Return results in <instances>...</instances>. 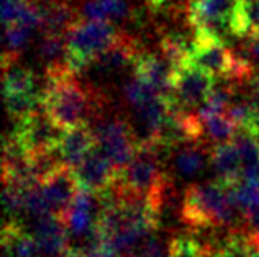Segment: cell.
I'll list each match as a JSON object with an SVG mask.
<instances>
[{
    "instance_id": "obj_1",
    "label": "cell",
    "mask_w": 259,
    "mask_h": 257,
    "mask_svg": "<svg viewBox=\"0 0 259 257\" xmlns=\"http://www.w3.org/2000/svg\"><path fill=\"white\" fill-rule=\"evenodd\" d=\"M41 98L48 117L61 130L85 125L91 113L99 110L97 98L80 85L71 66L46 69Z\"/></svg>"
},
{
    "instance_id": "obj_2",
    "label": "cell",
    "mask_w": 259,
    "mask_h": 257,
    "mask_svg": "<svg viewBox=\"0 0 259 257\" xmlns=\"http://www.w3.org/2000/svg\"><path fill=\"white\" fill-rule=\"evenodd\" d=\"M240 212L235 185L205 182L190 185L186 190L181 216L192 229H217L235 226Z\"/></svg>"
},
{
    "instance_id": "obj_3",
    "label": "cell",
    "mask_w": 259,
    "mask_h": 257,
    "mask_svg": "<svg viewBox=\"0 0 259 257\" xmlns=\"http://www.w3.org/2000/svg\"><path fill=\"white\" fill-rule=\"evenodd\" d=\"M118 38L120 33L108 20H79L66 35L71 69L74 72L84 69Z\"/></svg>"
},
{
    "instance_id": "obj_4",
    "label": "cell",
    "mask_w": 259,
    "mask_h": 257,
    "mask_svg": "<svg viewBox=\"0 0 259 257\" xmlns=\"http://www.w3.org/2000/svg\"><path fill=\"white\" fill-rule=\"evenodd\" d=\"M241 0H189L187 17L195 35L223 39L236 35Z\"/></svg>"
},
{
    "instance_id": "obj_5",
    "label": "cell",
    "mask_w": 259,
    "mask_h": 257,
    "mask_svg": "<svg viewBox=\"0 0 259 257\" xmlns=\"http://www.w3.org/2000/svg\"><path fill=\"white\" fill-rule=\"evenodd\" d=\"M94 131L99 149L110 159L117 171H123L135 158L140 143L132 126L125 120L113 118L100 123Z\"/></svg>"
},
{
    "instance_id": "obj_6",
    "label": "cell",
    "mask_w": 259,
    "mask_h": 257,
    "mask_svg": "<svg viewBox=\"0 0 259 257\" xmlns=\"http://www.w3.org/2000/svg\"><path fill=\"white\" fill-rule=\"evenodd\" d=\"M63 131L64 130H61L48 117L45 108L31 113L26 118L15 120V126L12 130V133H15L22 139V143L26 146L30 154L58 149V143L63 136Z\"/></svg>"
},
{
    "instance_id": "obj_7",
    "label": "cell",
    "mask_w": 259,
    "mask_h": 257,
    "mask_svg": "<svg viewBox=\"0 0 259 257\" xmlns=\"http://www.w3.org/2000/svg\"><path fill=\"white\" fill-rule=\"evenodd\" d=\"M215 87L212 74L186 63L181 69L172 72V95L181 107L195 108L200 107Z\"/></svg>"
},
{
    "instance_id": "obj_8",
    "label": "cell",
    "mask_w": 259,
    "mask_h": 257,
    "mask_svg": "<svg viewBox=\"0 0 259 257\" xmlns=\"http://www.w3.org/2000/svg\"><path fill=\"white\" fill-rule=\"evenodd\" d=\"M187 63L212 74L213 77L227 79L231 69V63H233V54H231L230 48L225 46L223 39L195 35Z\"/></svg>"
},
{
    "instance_id": "obj_9",
    "label": "cell",
    "mask_w": 259,
    "mask_h": 257,
    "mask_svg": "<svg viewBox=\"0 0 259 257\" xmlns=\"http://www.w3.org/2000/svg\"><path fill=\"white\" fill-rule=\"evenodd\" d=\"M72 171L79 187L92 193H100L107 190L108 187H112L118 172L110 159L99 149V146L94 147L87 154V158Z\"/></svg>"
},
{
    "instance_id": "obj_10",
    "label": "cell",
    "mask_w": 259,
    "mask_h": 257,
    "mask_svg": "<svg viewBox=\"0 0 259 257\" xmlns=\"http://www.w3.org/2000/svg\"><path fill=\"white\" fill-rule=\"evenodd\" d=\"M31 234L38 241L45 257H63L71 249L69 229L56 213L36 218L31 225Z\"/></svg>"
},
{
    "instance_id": "obj_11",
    "label": "cell",
    "mask_w": 259,
    "mask_h": 257,
    "mask_svg": "<svg viewBox=\"0 0 259 257\" xmlns=\"http://www.w3.org/2000/svg\"><path fill=\"white\" fill-rule=\"evenodd\" d=\"M41 187L53 208V213L59 216H63L67 212V208L72 203V200L79 190V184L72 167L66 164L59 166L50 177H46L41 182Z\"/></svg>"
},
{
    "instance_id": "obj_12",
    "label": "cell",
    "mask_w": 259,
    "mask_h": 257,
    "mask_svg": "<svg viewBox=\"0 0 259 257\" xmlns=\"http://www.w3.org/2000/svg\"><path fill=\"white\" fill-rule=\"evenodd\" d=\"M94 147H97L95 131L85 123L63 131V136L58 143V152L61 156V161L74 169L87 158V154Z\"/></svg>"
},
{
    "instance_id": "obj_13",
    "label": "cell",
    "mask_w": 259,
    "mask_h": 257,
    "mask_svg": "<svg viewBox=\"0 0 259 257\" xmlns=\"http://www.w3.org/2000/svg\"><path fill=\"white\" fill-rule=\"evenodd\" d=\"M135 76L143 79L153 90L162 97L172 95V69L164 58H158L154 54L140 53L135 61Z\"/></svg>"
},
{
    "instance_id": "obj_14",
    "label": "cell",
    "mask_w": 259,
    "mask_h": 257,
    "mask_svg": "<svg viewBox=\"0 0 259 257\" xmlns=\"http://www.w3.org/2000/svg\"><path fill=\"white\" fill-rule=\"evenodd\" d=\"M210 164L217 174V182L223 185H236L241 180L243 161L235 141L210 147Z\"/></svg>"
},
{
    "instance_id": "obj_15",
    "label": "cell",
    "mask_w": 259,
    "mask_h": 257,
    "mask_svg": "<svg viewBox=\"0 0 259 257\" xmlns=\"http://www.w3.org/2000/svg\"><path fill=\"white\" fill-rule=\"evenodd\" d=\"M140 53L141 51L138 44L132 38L126 35H120V38L110 48H107L104 53L99 54L97 59L94 61V64L104 72L121 71L128 66H133Z\"/></svg>"
},
{
    "instance_id": "obj_16",
    "label": "cell",
    "mask_w": 259,
    "mask_h": 257,
    "mask_svg": "<svg viewBox=\"0 0 259 257\" xmlns=\"http://www.w3.org/2000/svg\"><path fill=\"white\" fill-rule=\"evenodd\" d=\"M207 159L210 161V149L203 143L184 144V147L176 154L174 166L181 175H197L207 166Z\"/></svg>"
},
{
    "instance_id": "obj_17",
    "label": "cell",
    "mask_w": 259,
    "mask_h": 257,
    "mask_svg": "<svg viewBox=\"0 0 259 257\" xmlns=\"http://www.w3.org/2000/svg\"><path fill=\"white\" fill-rule=\"evenodd\" d=\"M33 30L22 23H10L5 25L4 33V56H2V67L17 63L18 56L25 51L30 43Z\"/></svg>"
},
{
    "instance_id": "obj_18",
    "label": "cell",
    "mask_w": 259,
    "mask_h": 257,
    "mask_svg": "<svg viewBox=\"0 0 259 257\" xmlns=\"http://www.w3.org/2000/svg\"><path fill=\"white\" fill-rule=\"evenodd\" d=\"M4 95L10 93H25V92H41L36 87L35 74L17 63L4 66Z\"/></svg>"
},
{
    "instance_id": "obj_19",
    "label": "cell",
    "mask_w": 259,
    "mask_h": 257,
    "mask_svg": "<svg viewBox=\"0 0 259 257\" xmlns=\"http://www.w3.org/2000/svg\"><path fill=\"white\" fill-rule=\"evenodd\" d=\"M159 46H161L162 58L171 66V69L174 72L187 63L190 48H192V41L189 43L181 33H166L161 38Z\"/></svg>"
},
{
    "instance_id": "obj_20",
    "label": "cell",
    "mask_w": 259,
    "mask_h": 257,
    "mask_svg": "<svg viewBox=\"0 0 259 257\" xmlns=\"http://www.w3.org/2000/svg\"><path fill=\"white\" fill-rule=\"evenodd\" d=\"M38 56L43 61L46 69L69 66V53H67L66 36L43 35L38 48Z\"/></svg>"
},
{
    "instance_id": "obj_21",
    "label": "cell",
    "mask_w": 259,
    "mask_h": 257,
    "mask_svg": "<svg viewBox=\"0 0 259 257\" xmlns=\"http://www.w3.org/2000/svg\"><path fill=\"white\" fill-rule=\"evenodd\" d=\"M202 121V130H203V139L212 141L213 144H222V143H230L233 141L238 126L230 120L227 113L223 115H215Z\"/></svg>"
},
{
    "instance_id": "obj_22",
    "label": "cell",
    "mask_w": 259,
    "mask_h": 257,
    "mask_svg": "<svg viewBox=\"0 0 259 257\" xmlns=\"http://www.w3.org/2000/svg\"><path fill=\"white\" fill-rule=\"evenodd\" d=\"M236 36H259V0H241Z\"/></svg>"
},
{
    "instance_id": "obj_23",
    "label": "cell",
    "mask_w": 259,
    "mask_h": 257,
    "mask_svg": "<svg viewBox=\"0 0 259 257\" xmlns=\"http://www.w3.org/2000/svg\"><path fill=\"white\" fill-rule=\"evenodd\" d=\"M123 93H125L126 102L132 105L135 110H138L143 105H146L156 97H159L158 93L153 90V87L148 85L145 80L140 79L138 76H133L132 79L126 80V84L123 87Z\"/></svg>"
},
{
    "instance_id": "obj_24",
    "label": "cell",
    "mask_w": 259,
    "mask_h": 257,
    "mask_svg": "<svg viewBox=\"0 0 259 257\" xmlns=\"http://www.w3.org/2000/svg\"><path fill=\"white\" fill-rule=\"evenodd\" d=\"M254 246L244 231L230 233L228 238L222 242L213 257H249Z\"/></svg>"
},
{
    "instance_id": "obj_25",
    "label": "cell",
    "mask_w": 259,
    "mask_h": 257,
    "mask_svg": "<svg viewBox=\"0 0 259 257\" xmlns=\"http://www.w3.org/2000/svg\"><path fill=\"white\" fill-rule=\"evenodd\" d=\"M25 213L33 216L35 220L53 213V208L43 192L41 184H36L25 190Z\"/></svg>"
},
{
    "instance_id": "obj_26",
    "label": "cell",
    "mask_w": 259,
    "mask_h": 257,
    "mask_svg": "<svg viewBox=\"0 0 259 257\" xmlns=\"http://www.w3.org/2000/svg\"><path fill=\"white\" fill-rule=\"evenodd\" d=\"M135 254H140L141 257H172V239H164L158 236V233H153L143 241Z\"/></svg>"
},
{
    "instance_id": "obj_27",
    "label": "cell",
    "mask_w": 259,
    "mask_h": 257,
    "mask_svg": "<svg viewBox=\"0 0 259 257\" xmlns=\"http://www.w3.org/2000/svg\"><path fill=\"white\" fill-rule=\"evenodd\" d=\"M99 4L104 9L107 20L125 22L132 15V9H130L128 0H99Z\"/></svg>"
},
{
    "instance_id": "obj_28",
    "label": "cell",
    "mask_w": 259,
    "mask_h": 257,
    "mask_svg": "<svg viewBox=\"0 0 259 257\" xmlns=\"http://www.w3.org/2000/svg\"><path fill=\"white\" fill-rule=\"evenodd\" d=\"M26 0H2V18L5 25L17 23L26 7Z\"/></svg>"
},
{
    "instance_id": "obj_29",
    "label": "cell",
    "mask_w": 259,
    "mask_h": 257,
    "mask_svg": "<svg viewBox=\"0 0 259 257\" xmlns=\"http://www.w3.org/2000/svg\"><path fill=\"white\" fill-rule=\"evenodd\" d=\"M146 4L153 12H161L167 9V7L172 4V0H146Z\"/></svg>"
},
{
    "instance_id": "obj_30",
    "label": "cell",
    "mask_w": 259,
    "mask_h": 257,
    "mask_svg": "<svg viewBox=\"0 0 259 257\" xmlns=\"http://www.w3.org/2000/svg\"><path fill=\"white\" fill-rule=\"evenodd\" d=\"M248 46H249V49H251V54H253V58L259 61V36L249 38Z\"/></svg>"
},
{
    "instance_id": "obj_31",
    "label": "cell",
    "mask_w": 259,
    "mask_h": 257,
    "mask_svg": "<svg viewBox=\"0 0 259 257\" xmlns=\"http://www.w3.org/2000/svg\"><path fill=\"white\" fill-rule=\"evenodd\" d=\"M251 85H253V89H256V90L259 92V74H257V76H254V79H253V82H251Z\"/></svg>"
},
{
    "instance_id": "obj_32",
    "label": "cell",
    "mask_w": 259,
    "mask_h": 257,
    "mask_svg": "<svg viewBox=\"0 0 259 257\" xmlns=\"http://www.w3.org/2000/svg\"><path fill=\"white\" fill-rule=\"evenodd\" d=\"M249 257H259V247H254V249H253V252H251Z\"/></svg>"
},
{
    "instance_id": "obj_33",
    "label": "cell",
    "mask_w": 259,
    "mask_h": 257,
    "mask_svg": "<svg viewBox=\"0 0 259 257\" xmlns=\"http://www.w3.org/2000/svg\"><path fill=\"white\" fill-rule=\"evenodd\" d=\"M126 257H141L140 254H132V255H126Z\"/></svg>"
}]
</instances>
